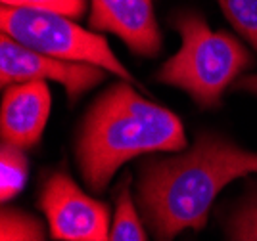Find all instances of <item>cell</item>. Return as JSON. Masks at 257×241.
<instances>
[{
  "label": "cell",
  "instance_id": "6da1fadb",
  "mask_svg": "<svg viewBox=\"0 0 257 241\" xmlns=\"http://www.w3.org/2000/svg\"><path fill=\"white\" fill-rule=\"evenodd\" d=\"M251 172H257V153L204 134L190 151L144 167L140 207L154 233L171 239L186 228L202 230L217 193Z\"/></svg>",
  "mask_w": 257,
  "mask_h": 241
},
{
  "label": "cell",
  "instance_id": "7a4b0ae2",
  "mask_svg": "<svg viewBox=\"0 0 257 241\" xmlns=\"http://www.w3.org/2000/svg\"><path fill=\"white\" fill-rule=\"evenodd\" d=\"M184 146L179 117L144 100L127 84H115L88 111L77 159L86 184L102 191L128 159L152 151H179Z\"/></svg>",
  "mask_w": 257,
  "mask_h": 241
},
{
  "label": "cell",
  "instance_id": "3957f363",
  "mask_svg": "<svg viewBox=\"0 0 257 241\" xmlns=\"http://www.w3.org/2000/svg\"><path fill=\"white\" fill-rule=\"evenodd\" d=\"M181 50L163 63L158 81L182 88L202 107H217L225 88L251 65L240 42L226 33H215L198 14L175 18Z\"/></svg>",
  "mask_w": 257,
  "mask_h": 241
},
{
  "label": "cell",
  "instance_id": "277c9868",
  "mask_svg": "<svg viewBox=\"0 0 257 241\" xmlns=\"http://www.w3.org/2000/svg\"><path fill=\"white\" fill-rule=\"evenodd\" d=\"M0 29L2 35H8L10 39L35 52L65 62L90 63L117 75L127 83L133 81V75L115 58L106 39L98 33L79 27L67 16L31 8L2 6Z\"/></svg>",
  "mask_w": 257,
  "mask_h": 241
},
{
  "label": "cell",
  "instance_id": "5b68a950",
  "mask_svg": "<svg viewBox=\"0 0 257 241\" xmlns=\"http://www.w3.org/2000/svg\"><path fill=\"white\" fill-rule=\"evenodd\" d=\"M41 209L48 218L50 235L58 241H109V209L88 197L65 172L46 180Z\"/></svg>",
  "mask_w": 257,
  "mask_h": 241
},
{
  "label": "cell",
  "instance_id": "8992f818",
  "mask_svg": "<svg viewBox=\"0 0 257 241\" xmlns=\"http://www.w3.org/2000/svg\"><path fill=\"white\" fill-rule=\"evenodd\" d=\"M102 67L90 63L65 62L46 54L35 52L18 41L2 35L0 39V83L12 86L29 81H56L64 84L71 100L90 90L104 79Z\"/></svg>",
  "mask_w": 257,
  "mask_h": 241
},
{
  "label": "cell",
  "instance_id": "52a82bcc",
  "mask_svg": "<svg viewBox=\"0 0 257 241\" xmlns=\"http://www.w3.org/2000/svg\"><path fill=\"white\" fill-rule=\"evenodd\" d=\"M90 25L117 35L140 56H156L161 48L152 0H90Z\"/></svg>",
  "mask_w": 257,
  "mask_h": 241
},
{
  "label": "cell",
  "instance_id": "ba28073f",
  "mask_svg": "<svg viewBox=\"0 0 257 241\" xmlns=\"http://www.w3.org/2000/svg\"><path fill=\"white\" fill-rule=\"evenodd\" d=\"M50 113V90L46 81L18 83L6 88L0 111L2 142L18 147H33L41 136Z\"/></svg>",
  "mask_w": 257,
  "mask_h": 241
},
{
  "label": "cell",
  "instance_id": "9c48e42d",
  "mask_svg": "<svg viewBox=\"0 0 257 241\" xmlns=\"http://www.w3.org/2000/svg\"><path fill=\"white\" fill-rule=\"evenodd\" d=\"M29 163L23 153V147L2 142L0 149V199L10 201L25 186Z\"/></svg>",
  "mask_w": 257,
  "mask_h": 241
},
{
  "label": "cell",
  "instance_id": "30bf717a",
  "mask_svg": "<svg viewBox=\"0 0 257 241\" xmlns=\"http://www.w3.org/2000/svg\"><path fill=\"white\" fill-rule=\"evenodd\" d=\"M109 241H146L144 228L140 224L127 184H123L121 191L117 193V205H115L113 226L109 231Z\"/></svg>",
  "mask_w": 257,
  "mask_h": 241
},
{
  "label": "cell",
  "instance_id": "8fae6325",
  "mask_svg": "<svg viewBox=\"0 0 257 241\" xmlns=\"http://www.w3.org/2000/svg\"><path fill=\"white\" fill-rule=\"evenodd\" d=\"M0 241H44L43 226L35 216L23 210H2Z\"/></svg>",
  "mask_w": 257,
  "mask_h": 241
},
{
  "label": "cell",
  "instance_id": "7c38bea8",
  "mask_svg": "<svg viewBox=\"0 0 257 241\" xmlns=\"http://www.w3.org/2000/svg\"><path fill=\"white\" fill-rule=\"evenodd\" d=\"M234 29L257 50V0H219Z\"/></svg>",
  "mask_w": 257,
  "mask_h": 241
},
{
  "label": "cell",
  "instance_id": "4fadbf2b",
  "mask_svg": "<svg viewBox=\"0 0 257 241\" xmlns=\"http://www.w3.org/2000/svg\"><path fill=\"white\" fill-rule=\"evenodd\" d=\"M2 6L52 12V14H62L71 20H77L85 14L86 0H2Z\"/></svg>",
  "mask_w": 257,
  "mask_h": 241
},
{
  "label": "cell",
  "instance_id": "5bb4252c",
  "mask_svg": "<svg viewBox=\"0 0 257 241\" xmlns=\"http://www.w3.org/2000/svg\"><path fill=\"white\" fill-rule=\"evenodd\" d=\"M234 241H257V199L238 212L232 228Z\"/></svg>",
  "mask_w": 257,
  "mask_h": 241
},
{
  "label": "cell",
  "instance_id": "9a60e30c",
  "mask_svg": "<svg viewBox=\"0 0 257 241\" xmlns=\"http://www.w3.org/2000/svg\"><path fill=\"white\" fill-rule=\"evenodd\" d=\"M236 90H246L249 94L257 96V75H249V77H242L238 79L234 84Z\"/></svg>",
  "mask_w": 257,
  "mask_h": 241
}]
</instances>
